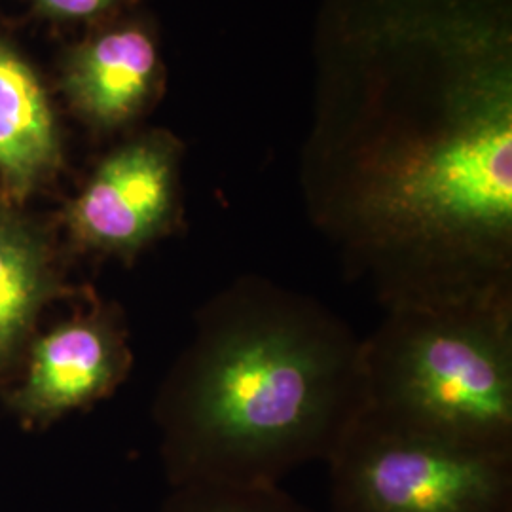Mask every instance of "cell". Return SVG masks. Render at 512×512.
I'll return each mask as SVG.
<instances>
[{"label":"cell","mask_w":512,"mask_h":512,"mask_svg":"<svg viewBox=\"0 0 512 512\" xmlns=\"http://www.w3.org/2000/svg\"><path fill=\"white\" fill-rule=\"evenodd\" d=\"M509 0H336L302 169L512 192Z\"/></svg>","instance_id":"1"},{"label":"cell","mask_w":512,"mask_h":512,"mask_svg":"<svg viewBox=\"0 0 512 512\" xmlns=\"http://www.w3.org/2000/svg\"><path fill=\"white\" fill-rule=\"evenodd\" d=\"M363 338L323 302L243 274L198 313L165 397L175 486H279L365 412Z\"/></svg>","instance_id":"2"},{"label":"cell","mask_w":512,"mask_h":512,"mask_svg":"<svg viewBox=\"0 0 512 512\" xmlns=\"http://www.w3.org/2000/svg\"><path fill=\"white\" fill-rule=\"evenodd\" d=\"M363 338L366 416L512 456V293L385 308Z\"/></svg>","instance_id":"3"},{"label":"cell","mask_w":512,"mask_h":512,"mask_svg":"<svg viewBox=\"0 0 512 512\" xmlns=\"http://www.w3.org/2000/svg\"><path fill=\"white\" fill-rule=\"evenodd\" d=\"M330 512H512V456L361 414L330 456Z\"/></svg>","instance_id":"4"},{"label":"cell","mask_w":512,"mask_h":512,"mask_svg":"<svg viewBox=\"0 0 512 512\" xmlns=\"http://www.w3.org/2000/svg\"><path fill=\"white\" fill-rule=\"evenodd\" d=\"M179 154L160 135L114 150L74 202L76 238L93 251L128 258L171 230L179 209Z\"/></svg>","instance_id":"5"},{"label":"cell","mask_w":512,"mask_h":512,"mask_svg":"<svg viewBox=\"0 0 512 512\" xmlns=\"http://www.w3.org/2000/svg\"><path fill=\"white\" fill-rule=\"evenodd\" d=\"M126 363L124 342L107 319H76L38 342L21 404L33 414H59L90 403L122 378Z\"/></svg>","instance_id":"6"},{"label":"cell","mask_w":512,"mask_h":512,"mask_svg":"<svg viewBox=\"0 0 512 512\" xmlns=\"http://www.w3.org/2000/svg\"><path fill=\"white\" fill-rule=\"evenodd\" d=\"M160 55L143 27L103 33L74 55L69 90L80 110L103 128L131 120L156 86Z\"/></svg>","instance_id":"7"},{"label":"cell","mask_w":512,"mask_h":512,"mask_svg":"<svg viewBox=\"0 0 512 512\" xmlns=\"http://www.w3.org/2000/svg\"><path fill=\"white\" fill-rule=\"evenodd\" d=\"M54 116L35 73L0 44V173L27 188L54 164Z\"/></svg>","instance_id":"8"},{"label":"cell","mask_w":512,"mask_h":512,"mask_svg":"<svg viewBox=\"0 0 512 512\" xmlns=\"http://www.w3.org/2000/svg\"><path fill=\"white\" fill-rule=\"evenodd\" d=\"M42 256L16 222L0 217V355L25 330L42 294Z\"/></svg>","instance_id":"9"},{"label":"cell","mask_w":512,"mask_h":512,"mask_svg":"<svg viewBox=\"0 0 512 512\" xmlns=\"http://www.w3.org/2000/svg\"><path fill=\"white\" fill-rule=\"evenodd\" d=\"M165 512H315L281 486L196 482L177 486Z\"/></svg>","instance_id":"10"},{"label":"cell","mask_w":512,"mask_h":512,"mask_svg":"<svg viewBox=\"0 0 512 512\" xmlns=\"http://www.w3.org/2000/svg\"><path fill=\"white\" fill-rule=\"evenodd\" d=\"M44 10L54 14L57 18L82 19L93 18L118 0H38Z\"/></svg>","instance_id":"11"}]
</instances>
